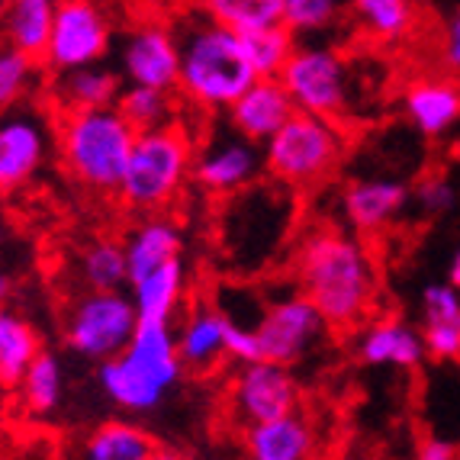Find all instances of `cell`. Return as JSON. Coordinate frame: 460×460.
<instances>
[{
	"label": "cell",
	"instance_id": "cell-1",
	"mask_svg": "<svg viewBox=\"0 0 460 460\" xmlns=\"http://www.w3.org/2000/svg\"><path fill=\"white\" fill-rule=\"evenodd\" d=\"M296 287L323 313L329 329H361L374 313L380 277L361 235L341 229H315L296 248Z\"/></svg>",
	"mask_w": 460,
	"mask_h": 460
},
{
	"label": "cell",
	"instance_id": "cell-2",
	"mask_svg": "<svg viewBox=\"0 0 460 460\" xmlns=\"http://www.w3.org/2000/svg\"><path fill=\"white\" fill-rule=\"evenodd\" d=\"M177 49H181L177 93L199 113H226L232 100L258 77L248 62L242 36L213 23L199 10L184 20L177 32Z\"/></svg>",
	"mask_w": 460,
	"mask_h": 460
},
{
	"label": "cell",
	"instance_id": "cell-3",
	"mask_svg": "<svg viewBox=\"0 0 460 460\" xmlns=\"http://www.w3.org/2000/svg\"><path fill=\"white\" fill-rule=\"evenodd\" d=\"M184 364L168 323H138L123 351L100 361L97 380L113 406L132 415H148L181 384Z\"/></svg>",
	"mask_w": 460,
	"mask_h": 460
},
{
	"label": "cell",
	"instance_id": "cell-4",
	"mask_svg": "<svg viewBox=\"0 0 460 460\" xmlns=\"http://www.w3.org/2000/svg\"><path fill=\"white\" fill-rule=\"evenodd\" d=\"M193 148H197V138L181 119L158 129L136 132L123 181L116 187L119 203L132 213L146 216L168 209L190 181Z\"/></svg>",
	"mask_w": 460,
	"mask_h": 460
},
{
	"label": "cell",
	"instance_id": "cell-5",
	"mask_svg": "<svg viewBox=\"0 0 460 460\" xmlns=\"http://www.w3.org/2000/svg\"><path fill=\"white\" fill-rule=\"evenodd\" d=\"M58 155L77 184L97 193H116L129 162L136 129L116 107L65 113L58 132Z\"/></svg>",
	"mask_w": 460,
	"mask_h": 460
},
{
	"label": "cell",
	"instance_id": "cell-6",
	"mask_svg": "<svg viewBox=\"0 0 460 460\" xmlns=\"http://www.w3.org/2000/svg\"><path fill=\"white\" fill-rule=\"evenodd\" d=\"M261 152L264 174L293 190H306V187L325 184L341 168L348 152V129L345 123L296 110L264 142Z\"/></svg>",
	"mask_w": 460,
	"mask_h": 460
},
{
	"label": "cell",
	"instance_id": "cell-7",
	"mask_svg": "<svg viewBox=\"0 0 460 460\" xmlns=\"http://www.w3.org/2000/svg\"><path fill=\"white\" fill-rule=\"evenodd\" d=\"M277 77L284 81L296 110L303 113L348 123L361 103V87H358L361 81H358L351 58L341 49L325 46V42L296 46L290 62Z\"/></svg>",
	"mask_w": 460,
	"mask_h": 460
},
{
	"label": "cell",
	"instance_id": "cell-8",
	"mask_svg": "<svg viewBox=\"0 0 460 460\" xmlns=\"http://www.w3.org/2000/svg\"><path fill=\"white\" fill-rule=\"evenodd\" d=\"M138 329V313L132 296L123 290H91L68 309L65 341L87 361H110L129 345Z\"/></svg>",
	"mask_w": 460,
	"mask_h": 460
},
{
	"label": "cell",
	"instance_id": "cell-9",
	"mask_svg": "<svg viewBox=\"0 0 460 460\" xmlns=\"http://www.w3.org/2000/svg\"><path fill=\"white\" fill-rule=\"evenodd\" d=\"M113 26L97 0H58L42 62L52 71H71L107 58Z\"/></svg>",
	"mask_w": 460,
	"mask_h": 460
},
{
	"label": "cell",
	"instance_id": "cell-10",
	"mask_svg": "<svg viewBox=\"0 0 460 460\" xmlns=\"http://www.w3.org/2000/svg\"><path fill=\"white\" fill-rule=\"evenodd\" d=\"M264 174L261 142H252L229 123L193 148L190 181L209 197H235Z\"/></svg>",
	"mask_w": 460,
	"mask_h": 460
},
{
	"label": "cell",
	"instance_id": "cell-11",
	"mask_svg": "<svg viewBox=\"0 0 460 460\" xmlns=\"http://www.w3.org/2000/svg\"><path fill=\"white\" fill-rule=\"evenodd\" d=\"M325 319L323 313L313 306V299L303 293H290L270 303L261 313V319L254 323L258 332V348H261V361L277 364H299L313 351L325 335Z\"/></svg>",
	"mask_w": 460,
	"mask_h": 460
},
{
	"label": "cell",
	"instance_id": "cell-12",
	"mask_svg": "<svg viewBox=\"0 0 460 460\" xmlns=\"http://www.w3.org/2000/svg\"><path fill=\"white\" fill-rule=\"evenodd\" d=\"M55 136L39 110H0V193H16L46 168Z\"/></svg>",
	"mask_w": 460,
	"mask_h": 460
},
{
	"label": "cell",
	"instance_id": "cell-13",
	"mask_svg": "<svg viewBox=\"0 0 460 460\" xmlns=\"http://www.w3.org/2000/svg\"><path fill=\"white\" fill-rule=\"evenodd\" d=\"M232 415L245 429L254 422H268L277 415H290L299 409V384L287 364L252 361L238 364V374L229 390Z\"/></svg>",
	"mask_w": 460,
	"mask_h": 460
},
{
	"label": "cell",
	"instance_id": "cell-14",
	"mask_svg": "<svg viewBox=\"0 0 460 460\" xmlns=\"http://www.w3.org/2000/svg\"><path fill=\"white\" fill-rule=\"evenodd\" d=\"M181 49L177 36L162 23H142L119 46V77L126 84H148L162 91H177Z\"/></svg>",
	"mask_w": 460,
	"mask_h": 460
},
{
	"label": "cell",
	"instance_id": "cell-15",
	"mask_svg": "<svg viewBox=\"0 0 460 460\" xmlns=\"http://www.w3.org/2000/svg\"><path fill=\"white\" fill-rule=\"evenodd\" d=\"M409 207V187L396 177H358L341 190L338 209L354 235H380Z\"/></svg>",
	"mask_w": 460,
	"mask_h": 460
},
{
	"label": "cell",
	"instance_id": "cell-16",
	"mask_svg": "<svg viewBox=\"0 0 460 460\" xmlns=\"http://www.w3.org/2000/svg\"><path fill=\"white\" fill-rule=\"evenodd\" d=\"M293 113H296V103L280 77H254L226 107V123L245 138L264 146Z\"/></svg>",
	"mask_w": 460,
	"mask_h": 460
},
{
	"label": "cell",
	"instance_id": "cell-17",
	"mask_svg": "<svg viewBox=\"0 0 460 460\" xmlns=\"http://www.w3.org/2000/svg\"><path fill=\"white\" fill-rule=\"evenodd\" d=\"M402 113L425 138H445L460 126V81L445 75L415 77L402 91Z\"/></svg>",
	"mask_w": 460,
	"mask_h": 460
},
{
	"label": "cell",
	"instance_id": "cell-18",
	"mask_svg": "<svg viewBox=\"0 0 460 460\" xmlns=\"http://www.w3.org/2000/svg\"><path fill=\"white\" fill-rule=\"evenodd\" d=\"M242 445L252 460H309L319 451L315 431L306 415L290 412L268 422H254L242 429Z\"/></svg>",
	"mask_w": 460,
	"mask_h": 460
},
{
	"label": "cell",
	"instance_id": "cell-19",
	"mask_svg": "<svg viewBox=\"0 0 460 460\" xmlns=\"http://www.w3.org/2000/svg\"><path fill=\"white\" fill-rule=\"evenodd\" d=\"M226 319L213 303H197L174 335L181 364L190 374H209L226 361Z\"/></svg>",
	"mask_w": 460,
	"mask_h": 460
},
{
	"label": "cell",
	"instance_id": "cell-20",
	"mask_svg": "<svg viewBox=\"0 0 460 460\" xmlns=\"http://www.w3.org/2000/svg\"><path fill=\"white\" fill-rule=\"evenodd\" d=\"M358 358L367 367H399L415 370L425 361L422 332L406 325L402 319H376L358 338Z\"/></svg>",
	"mask_w": 460,
	"mask_h": 460
},
{
	"label": "cell",
	"instance_id": "cell-21",
	"mask_svg": "<svg viewBox=\"0 0 460 460\" xmlns=\"http://www.w3.org/2000/svg\"><path fill=\"white\" fill-rule=\"evenodd\" d=\"M123 252H126V264H129V280H136V277L181 258V252H184V232L168 216L148 213L123 238Z\"/></svg>",
	"mask_w": 460,
	"mask_h": 460
},
{
	"label": "cell",
	"instance_id": "cell-22",
	"mask_svg": "<svg viewBox=\"0 0 460 460\" xmlns=\"http://www.w3.org/2000/svg\"><path fill=\"white\" fill-rule=\"evenodd\" d=\"M129 296L132 306L138 313V323H174L177 309L184 303L187 293V270L184 261L174 258V261L162 264V268L148 270V274L129 280Z\"/></svg>",
	"mask_w": 460,
	"mask_h": 460
},
{
	"label": "cell",
	"instance_id": "cell-23",
	"mask_svg": "<svg viewBox=\"0 0 460 460\" xmlns=\"http://www.w3.org/2000/svg\"><path fill=\"white\" fill-rule=\"evenodd\" d=\"M52 97L62 113H77V110H100L113 107L119 91H123V77L110 71L103 62L81 65L71 71H55Z\"/></svg>",
	"mask_w": 460,
	"mask_h": 460
},
{
	"label": "cell",
	"instance_id": "cell-24",
	"mask_svg": "<svg viewBox=\"0 0 460 460\" xmlns=\"http://www.w3.org/2000/svg\"><path fill=\"white\" fill-rule=\"evenodd\" d=\"M58 0H7L0 10L4 42L42 62Z\"/></svg>",
	"mask_w": 460,
	"mask_h": 460
},
{
	"label": "cell",
	"instance_id": "cell-25",
	"mask_svg": "<svg viewBox=\"0 0 460 460\" xmlns=\"http://www.w3.org/2000/svg\"><path fill=\"white\" fill-rule=\"evenodd\" d=\"M81 454L91 460H155L162 447L136 422H103L84 438Z\"/></svg>",
	"mask_w": 460,
	"mask_h": 460
},
{
	"label": "cell",
	"instance_id": "cell-26",
	"mask_svg": "<svg viewBox=\"0 0 460 460\" xmlns=\"http://www.w3.org/2000/svg\"><path fill=\"white\" fill-rule=\"evenodd\" d=\"M42 351L39 332L13 309L0 306V386H16L26 367Z\"/></svg>",
	"mask_w": 460,
	"mask_h": 460
},
{
	"label": "cell",
	"instance_id": "cell-27",
	"mask_svg": "<svg viewBox=\"0 0 460 460\" xmlns=\"http://www.w3.org/2000/svg\"><path fill=\"white\" fill-rule=\"evenodd\" d=\"M197 10L207 13L213 23L238 32V36L284 23V4L280 0H197Z\"/></svg>",
	"mask_w": 460,
	"mask_h": 460
},
{
	"label": "cell",
	"instance_id": "cell-28",
	"mask_svg": "<svg viewBox=\"0 0 460 460\" xmlns=\"http://www.w3.org/2000/svg\"><path fill=\"white\" fill-rule=\"evenodd\" d=\"M174 93L177 91H162V87H148V84H126L113 107L126 116V123L136 132L158 129V126L177 119Z\"/></svg>",
	"mask_w": 460,
	"mask_h": 460
},
{
	"label": "cell",
	"instance_id": "cell-29",
	"mask_svg": "<svg viewBox=\"0 0 460 460\" xmlns=\"http://www.w3.org/2000/svg\"><path fill=\"white\" fill-rule=\"evenodd\" d=\"M354 20L364 26L367 36L376 42H399L412 32L415 7L412 0H348Z\"/></svg>",
	"mask_w": 460,
	"mask_h": 460
},
{
	"label": "cell",
	"instance_id": "cell-30",
	"mask_svg": "<svg viewBox=\"0 0 460 460\" xmlns=\"http://www.w3.org/2000/svg\"><path fill=\"white\" fill-rule=\"evenodd\" d=\"M20 396H23V406L36 415H49L62 406L65 396V370L62 361L49 351H39L36 358L26 367L23 380H20Z\"/></svg>",
	"mask_w": 460,
	"mask_h": 460
},
{
	"label": "cell",
	"instance_id": "cell-31",
	"mask_svg": "<svg viewBox=\"0 0 460 460\" xmlns=\"http://www.w3.org/2000/svg\"><path fill=\"white\" fill-rule=\"evenodd\" d=\"M242 46H245V55L248 62H252L254 75L277 77L284 71V65L290 62L293 49L299 46V36L287 23H274V26H264V30L245 32Z\"/></svg>",
	"mask_w": 460,
	"mask_h": 460
},
{
	"label": "cell",
	"instance_id": "cell-32",
	"mask_svg": "<svg viewBox=\"0 0 460 460\" xmlns=\"http://www.w3.org/2000/svg\"><path fill=\"white\" fill-rule=\"evenodd\" d=\"M77 268L87 290H123L129 284L123 242H113V238H97L93 245H87Z\"/></svg>",
	"mask_w": 460,
	"mask_h": 460
},
{
	"label": "cell",
	"instance_id": "cell-33",
	"mask_svg": "<svg viewBox=\"0 0 460 460\" xmlns=\"http://www.w3.org/2000/svg\"><path fill=\"white\" fill-rule=\"evenodd\" d=\"M36 62L39 58L7 42L0 46V110H10L30 97L36 87Z\"/></svg>",
	"mask_w": 460,
	"mask_h": 460
},
{
	"label": "cell",
	"instance_id": "cell-34",
	"mask_svg": "<svg viewBox=\"0 0 460 460\" xmlns=\"http://www.w3.org/2000/svg\"><path fill=\"white\" fill-rule=\"evenodd\" d=\"M280 4H284V23L296 36H323L341 20L345 10V0H280Z\"/></svg>",
	"mask_w": 460,
	"mask_h": 460
},
{
	"label": "cell",
	"instance_id": "cell-35",
	"mask_svg": "<svg viewBox=\"0 0 460 460\" xmlns=\"http://www.w3.org/2000/svg\"><path fill=\"white\" fill-rule=\"evenodd\" d=\"M409 199H412L415 209H419L422 216H429V219H438V216H447V213H454V209H457L460 193H457V187H454L451 177L429 174V177H422V181L412 187Z\"/></svg>",
	"mask_w": 460,
	"mask_h": 460
},
{
	"label": "cell",
	"instance_id": "cell-36",
	"mask_svg": "<svg viewBox=\"0 0 460 460\" xmlns=\"http://www.w3.org/2000/svg\"><path fill=\"white\" fill-rule=\"evenodd\" d=\"M422 345L431 361H457L460 358V313L422 319Z\"/></svg>",
	"mask_w": 460,
	"mask_h": 460
},
{
	"label": "cell",
	"instance_id": "cell-37",
	"mask_svg": "<svg viewBox=\"0 0 460 460\" xmlns=\"http://www.w3.org/2000/svg\"><path fill=\"white\" fill-rule=\"evenodd\" d=\"M226 358L235 364L261 361V348H258V332H254V325H242V323L226 325Z\"/></svg>",
	"mask_w": 460,
	"mask_h": 460
},
{
	"label": "cell",
	"instance_id": "cell-38",
	"mask_svg": "<svg viewBox=\"0 0 460 460\" xmlns=\"http://www.w3.org/2000/svg\"><path fill=\"white\" fill-rule=\"evenodd\" d=\"M419 460H460V447L447 438H425L422 445L415 447Z\"/></svg>",
	"mask_w": 460,
	"mask_h": 460
},
{
	"label": "cell",
	"instance_id": "cell-39",
	"mask_svg": "<svg viewBox=\"0 0 460 460\" xmlns=\"http://www.w3.org/2000/svg\"><path fill=\"white\" fill-rule=\"evenodd\" d=\"M445 62L447 68L460 71V10L451 16V23L445 30Z\"/></svg>",
	"mask_w": 460,
	"mask_h": 460
},
{
	"label": "cell",
	"instance_id": "cell-40",
	"mask_svg": "<svg viewBox=\"0 0 460 460\" xmlns=\"http://www.w3.org/2000/svg\"><path fill=\"white\" fill-rule=\"evenodd\" d=\"M447 284L460 290V248L451 254V264H447Z\"/></svg>",
	"mask_w": 460,
	"mask_h": 460
},
{
	"label": "cell",
	"instance_id": "cell-41",
	"mask_svg": "<svg viewBox=\"0 0 460 460\" xmlns=\"http://www.w3.org/2000/svg\"><path fill=\"white\" fill-rule=\"evenodd\" d=\"M7 296H10V280L4 274H0V306L7 303Z\"/></svg>",
	"mask_w": 460,
	"mask_h": 460
},
{
	"label": "cell",
	"instance_id": "cell-42",
	"mask_svg": "<svg viewBox=\"0 0 460 460\" xmlns=\"http://www.w3.org/2000/svg\"><path fill=\"white\" fill-rule=\"evenodd\" d=\"M4 4H7V0H0V10H4Z\"/></svg>",
	"mask_w": 460,
	"mask_h": 460
},
{
	"label": "cell",
	"instance_id": "cell-43",
	"mask_svg": "<svg viewBox=\"0 0 460 460\" xmlns=\"http://www.w3.org/2000/svg\"><path fill=\"white\" fill-rule=\"evenodd\" d=\"M457 364H460V358H457Z\"/></svg>",
	"mask_w": 460,
	"mask_h": 460
}]
</instances>
